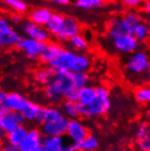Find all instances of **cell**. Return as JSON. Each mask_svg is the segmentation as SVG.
<instances>
[{
    "instance_id": "obj_1",
    "label": "cell",
    "mask_w": 150,
    "mask_h": 151,
    "mask_svg": "<svg viewBox=\"0 0 150 151\" xmlns=\"http://www.w3.org/2000/svg\"><path fill=\"white\" fill-rule=\"evenodd\" d=\"M37 122L41 124V132L46 137L64 136L69 119L57 107H42Z\"/></svg>"
},
{
    "instance_id": "obj_2",
    "label": "cell",
    "mask_w": 150,
    "mask_h": 151,
    "mask_svg": "<svg viewBox=\"0 0 150 151\" xmlns=\"http://www.w3.org/2000/svg\"><path fill=\"white\" fill-rule=\"evenodd\" d=\"M96 99L88 106H82L78 104L80 116L93 118L104 116L108 113L111 106L110 93L105 86H98L95 88Z\"/></svg>"
},
{
    "instance_id": "obj_3",
    "label": "cell",
    "mask_w": 150,
    "mask_h": 151,
    "mask_svg": "<svg viewBox=\"0 0 150 151\" xmlns=\"http://www.w3.org/2000/svg\"><path fill=\"white\" fill-rule=\"evenodd\" d=\"M150 66V57L144 50H136L129 55L126 62V69L132 76L146 75Z\"/></svg>"
},
{
    "instance_id": "obj_4",
    "label": "cell",
    "mask_w": 150,
    "mask_h": 151,
    "mask_svg": "<svg viewBox=\"0 0 150 151\" xmlns=\"http://www.w3.org/2000/svg\"><path fill=\"white\" fill-rule=\"evenodd\" d=\"M113 49L123 55H130V54L138 50L139 42L134 37L133 34L122 33L114 36L112 37H108Z\"/></svg>"
},
{
    "instance_id": "obj_5",
    "label": "cell",
    "mask_w": 150,
    "mask_h": 151,
    "mask_svg": "<svg viewBox=\"0 0 150 151\" xmlns=\"http://www.w3.org/2000/svg\"><path fill=\"white\" fill-rule=\"evenodd\" d=\"M22 37L13 28L9 18L2 17L0 18V46L3 48L17 47Z\"/></svg>"
},
{
    "instance_id": "obj_6",
    "label": "cell",
    "mask_w": 150,
    "mask_h": 151,
    "mask_svg": "<svg viewBox=\"0 0 150 151\" xmlns=\"http://www.w3.org/2000/svg\"><path fill=\"white\" fill-rule=\"evenodd\" d=\"M26 119L21 112L8 111L0 106V130L2 134L7 135L15 128L24 125Z\"/></svg>"
},
{
    "instance_id": "obj_7",
    "label": "cell",
    "mask_w": 150,
    "mask_h": 151,
    "mask_svg": "<svg viewBox=\"0 0 150 151\" xmlns=\"http://www.w3.org/2000/svg\"><path fill=\"white\" fill-rule=\"evenodd\" d=\"M77 57V53L72 49L61 47L57 55L47 65L56 71L58 70H72L73 65Z\"/></svg>"
},
{
    "instance_id": "obj_8",
    "label": "cell",
    "mask_w": 150,
    "mask_h": 151,
    "mask_svg": "<svg viewBox=\"0 0 150 151\" xmlns=\"http://www.w3.org/2000/svg\"><path fill=\"white\" fill-rule=\"evenodd\" d=\"M28 99L22 94L17 92H5L0 93V106L8 111L21 112Z\"/></svg>"
},
{
    "instance_id": "obj_9",
    "label": "cell",
    "mask_w": 150,
    "mask_h": 151,
    "mask_svg": "<svg viewBox=\"0 0 150 151\" xmlns=\"http://www.w3.org/2000/svg\"><path fill=\"white\" fill-rule=\"evenodd\" d=\"M21 30H22L26 37H29L44 43H47L51 36L46 27L36 24L29 19L23 21L22 24H21Z\"/></svg>"
},
{
    "instance_id": "obj_10",
    "label": "cell",
    "mask_w": 150,
    "mask_h": 151,
    "mask_svg": "<svg viewBox=\"0 0 150 151\" xmlns=\"http://www.w3.org/2000/svg\"><path fill=\"white\" fill-rule=\"evenodd\" d=\"M47 43L37 41L29 37H24L20 40L17 45V49L23 52L25 56L29 59L40 58L41 54L44 51Z\"/></svg>"
},
{
    "instance_id": "obj_11",
    "label": "cell",
    "mask_w": 150,
    "mask_h": 151,
    "mask_svg": "<svg viewBox=\"0 0 150 151\" xmlns=\"http://www.w3.org/2000/svg\"><path fill=\"white\" fill-rule=\"evenodd\" d=\"M66 135L69 141L78 144L89 135V131L78 118H76V119H69Z\"/></svg>"
},
{
    "instance_id": "obj_12",
    "label": "cell",
    "mask_w": 150,
    "mask_h": 151,
    "mask_svg": "<svg viewBox=\"0 0 150 151\" xmlns=\"http://www.w3.org/2000/svg\"><path fill=\"white\" fill-rule=\"evenodd\" d=\"M43 137L44 135L42 134L41 130L34 127L30 128L22 143L18 146V148L20 151H34L42 146Z\"/></svg>"
},
{
    "instance_id": "obj_13",
    "label": "cell",
    "mask_w": 150,
    "mask_h": 151,
    "mask_svg": "<svg viewBox=\"0 0 150 151\" xmlns=\"http://www.w3.org/2000/svg\"><path fill=\"white\" fill-rule=\"evenodd\" d=\"M81 25L73 17H66L65 22L59 32V34L56 37L59 41H69L71 37L80 33Z\"/></svg>"
},
{
    "instance_id": "obj_14",
    "label": "cell",
    "mask_w": 150,
    "mask_h": 151,
    "mask_svg": "<svg viewBox=\"0 0 150 151\" xmlns=\"http://www.w3.org/2000/svg\"><path fill=\"white\" fill-rule=\"evenodd\" d=\"M141 17L136 12L128 11L123 17H118L119 29L123 33L133 34L135 27L141 22Z\"/></svg>"
},
{
    "instance_id": "obj_15",
    "label": "cell",
    "mask_w": 150,
    "mask_h": 151,
    "mask_svg": "<svg viewBox=\"0 0 150 151\" xmlns=\"http://www.w3.org/2000/svg\"><path fill=\"white\" fill-rule=\"evenodd\" d=\"M57 87L61 92L65 94L66 91L74 87L73 85V72L70 70L56 71L54 80L51 83Z\"/></svg>"
},
{
    "instance_id": "obj_16",
    "label": "cell",
    "mask_w": 150,
    "mask_h": 151,
    "mask_svg": "<svg viewBox=\"0 0 150 151\" xmlns=\"http://www.w3.org/2000/svg\"><path fill=\"white\" fill-rule=\"evenodd\" d=\"M53 15V12L47 7H37L31 10L28 17L29 20L36 24L46 27Z\"/></svg>"
},
{
    "instance_id": "obj_17",
    "label": "cell",
    "mask_w": 150,
    "mask_h": 151,
    "mask_svg": "<svg viewBox=\"0 0 150 151\" xmlns=\"http://www.w3.org/2000/svg\"><path fill=\"white\" fill-rule=\"evenodd\" d=\"M66 140L63 136H44L42 141V146L45 147L48 151H64V147Z\"/></svg>"
},
{
    "instance_id": "obj_18",
    "label": "cell",
    "mask_w": 150,
    "mask_h": 151,
    "mask_svg": "<svg viewBox=\"0 0 150 151\" xmlns=\"http://www.w3.org/2000/svg\"><path fill=\"white\" fill-rule=\"evenodd\" d=\"M55 75H56V70L51 68L50 67L42 68L38 69L37 71H36L35 80L38 84L47 87V86L50 85L53 82L54 78H55Z\"/></svg>"
},
{
    "instance_id": "obj_19",
    "label": "cell",
    "mask_w": 150,
    "mask_h": 151,
    "mask_svg": "<svg viewBox=\"0 0 150 151\" xmlns=\"http://www.w3.org/2000/svg\"><path fill=\"white\" fill-rule=\"evenodd\" d=\"M27 131H28V129L24 125L17 127V128L14 129L13 131H11L7 135H6V143H9V144L14 145L16 147H18L21 143H22L24 138L26 137Z\"/></svg>"
},
{
    "instance_id": "obj_20",
    "label": "cell",
    "mask_w": 150,
    "mask_h": 151,
    "mask_svg": "<svg viewBox=\"0 0 150 151\" xmlns=\"http://www.w3.org/2000/svg\"><path fill=\"white\" fill-rule=\"evenodd\" d=\"M66 17L59 13H53L49 22L47 24L46 27L48 30L51 36H54L55 37L59 34V32L63 27V24L65 22Z\"/></svg>"
},
{
    "instance_id": "obj_21",
    "label": "cell",
    "mask_w": 150,
    "mask_h": 151,
    "mask_svg": "<svg viewBox=\"0 0 150 151\" xmlns=\"http://www.w3.org/2000/svg\"><path fill=\"white\" fill-rule=\"evenodd\" d=\"M96 99V91L95 88L92 86H87L81 89H79V96L78 103L82 106H89Z\"/></svg>"
},
{
    "instance_id": "obj_22",
    "label": "cell",
    "mask_w": 150,
    "mask_h": 151,
    "mask_svg": "<svg viewBox=\"0 0 150 151\" xmlns=\"http://www.w3.org/2000/svg\"><path fill=\"white\" fill-rule=\"evenodd\" d=\"M41 109L42 106H40L38 104L28 100L27 104L24 106L22 110H21V113L24 116L26 121H29V122L37 121L39 113L41 111Z\"/></svg>"
},
{
    "instance_id": "obj_23",
    "label": "cell",
    "mask_w": 150,
    "mask_h": 151,
    "mask_svg": "<svg viewBox=\"0 0 150 151\" xmlns=\"http://www.w3.org/2000/svg\"><path fill=\"white\" fill-rule=\"evenodd\" d=\"M91 68L90 58L84 53H78L75 59L72 72H88Z\"/></svg>"
},
{
    "instance_id": "obj_24",
    "label": "cell",
    "mask_w": 150,
    "mask_h": 151,
    "mask_svg": "<svg viewBox=\"0 0 150 151\" xmlns=\"http://www.w3.org/2000/svg\"><path fill=\"white\" fill-rule=\"evenodd\" d=\"M61 47H62L56 44V43H47L46 47H45L44 51H43V53L41 54L39 59L43 63L48 64L51 60L54 59V58L57 55V53L59 52Z\"/></svg>"
},
{
    "instance_id": "obj_25",
    "label": "cell",
    "mask_w": 150,
    "mask_h": 151,
    "mask_svg": "<svg viewBox=\"0 0 150 151\" xmlns=\"http://www.w3.org/2000/svg\"><path fill=\"white\" fill-rule=\"evenodd\" d=\"M61 110L68 119H76V118H78V116H80L78 102L65 100L62 103Z\"/></svg>"
},
{
    "instance_id": "obj_26",
    "label": "cell",
    "mask_w": 150,
    "mask_h": 151,
    "mask_svg": "<svg viewBox=\"0 0 150 151\" xmlns=\"http://www.w3.org/2000/svg\"><path fill=\"white\" fill-rule=\"evenodd\" d=\"M46 98L52 103L58 104L61 103L64 99V93L61 92L57 87H55L53 84H50L47 87H45L44 90Z\"/></svg>"
},
{
    "instance_id": "obj_27",
    "label": "cell",
    "mask_w": 150,
    "mask_h": 151,
    "mask_svg": "<svg viewBox=\"0 0 150 151\" xmlns=\"http://www.w3.org/2000/svg\"><path fill=\"white\" fill-rule=\"evenodd\" d=\"M136 100L144 105H150V84L138 87L134 93Z\"/></svg>"
},
{
    "instance_id": "obj_28",
    "label": "cell",
    "mask_w": 150,
    "mask_h": 151,
    "mask_svg": "<svg viewBox=\"0 0 150 151\" xmlns=\"http://www.w3.org/2000/svg\"><path fill=\"white\" fill-rule=\"evenodd\" d=\"M98 139L95 136L89 134L84 140L77 144L78 151H95L98 147Z\"/></svg>"
},
{
    "instance_id": "obj_29",
    "label": "cell",
    "mask_w": 150,
    "mask_h": 151,
    "mask_svg": "<svg viewBox=\"0 0 150 151\" xmlns=\"http://www.w3.org/2000/svg\"><path fill=\"white\" fill-rule=\"evenodd\" d=\"M68 42H69L70 47L74 50H77L79 52L85 51L88 48V46H89L87 37H85L84 35H82L81 33L71 37Z\"/></svg>"
},
{
    "instance_id": "obj_30",
    "label": "cell",
    "mask_w": 150,
    "mask_h": 151,
    "mask_svg": "<svg viewBox=\"0 0 150 151\" xmlns=\"http://www.w3.org/2000/svg\"><path fill=\"white\" fill-rule=\"evenodd\" d=\"M75 6L82 10H94L104 6V0H74Z\"/></svg>"
},
{
    "instance_id": "obj_31",
    "label": "cell",
    "mask_w": 150,
    "mask_h": 151,
    "mask_svg": "<svg viewBox=\"0 0 150 151\" xmlns=\"http://www.w3.org/2000/svg\"><path fill=\"white\" fill-rule=\"evenodd\" d=\"M133 35L137 39L138 42L146 41L150 36V28L148 27L146 22L141 21V22L135 27L133 31Z\"/></svg>"
},
{
    "instance_id": "obj_32",
    "label": "cell",
    "mask_w": 150,
    "mask_h": 151,
    "mask_svg": "<svg viewBox=\"0 0 150 151\" xmlns=\"http://www.w3.org/2000/svg\"><path fill=\"white\" fill-rule=\"evenodd\" d=\"M90 77L88 72H73V85L74 87L81 89L88 86Z\"/></svg>"
},
{
    "instance_id": "obj_33",
    "label": "cell",
    "mask_w": 150,
    "mask_h": 151,
    "mask_svg": "<svg viewBox=\"0 0 150 151\" xmlns=\"http://www.w3.org/2000/svg\"><path fill=\"white\" fill-rule=\"evenodd\" d=\"M3 2L15 13L24 14L27 10V5L24 0H3Z\"/></svg>"
},
{
    "instance_id": "obj_34",
    "label": "cell",
    "mask_w": 150,
    "mask_h": 151,
    "mask_svg": "<svg viewBox=\"0 0 150 151\" xmlns=\"http://www.w3.org/2000/svg\"><path fill=\"white\" fill-rule=\"evenodd\" d=\"M137 147L141 151H150V125L146 135L141 139L137 140Z\"/></svg>"
},
{
    "instance_id": "obj_35",
    "label": "cell",
    "mask_w": 150,
    "mask_h": 151,
    "mask_svg": "<svg viewBox=\"0 0 150 151\" xmlns=\"http://www.w3.org/2000/svg\"><path fill=\"white\" fill-rule=\"evenodd\" d=\"M78 96H79V89L73 87L65 92V94H64V99L68 100V101H73V102H78Z\"/></svg>"
},
{
    "instance_id": "obj_36",
    "label": "cell",
    "mask_w": 150,
    "mask_h": 151,
    "mask_svg": "<svg viewBox=\"0 0 150 151\" xmlns=\"http://www.w3.org/2000/svg\"><path fill=\"white\" fill-rule=\"evenodd\" d=\"M123 5L129 9H135L141 6L143 4V0H122Z\"/></svg>"
},
{
    "instance_id": "obj_37",
    "label": "cell",
    "mask_w": 150,
    "mask_h": 151,
    "mask_svg": "<svg viewBox=\"0 0 150 151\" xmlns=\"http://www.w3.org/2000/svg\"><path fill=\"white\" fill-rule=\"evenodd\" d=\"M9 20H10V22H11L12 24H17V25H18V24H22V17H21V15L20 14H18V13H14V14H12L11 16H10V17H9Z\"/></svg>"
},
{
    "instance_id": "obj_38",
    "label": "cell",
    "mask_w": 150,
    "mask_h": 151,
    "mask_svg": "<svg viewBox=\"0 0 150 151\" xmlns=\"http://www.w3.org/2000/svg\"><path fill=\"white\" fill-rule=\"evenodd\" d=\"M64 151H78V146L76 143H73L71 141L66 142L65 147H64Z\"/></svg>"
},
{
    "instance_id": "obj_39",
    "label": "cell",
    "mask_w": 150,
    "mask_h": 151,
    "mask_svg": "<svg viewBox=\"0 0 150 151\" xmlns=\"http://www.w3.org/2000/svg\"><path fill=\"white\" fill-rule=\"evenodd\" d=\"M2 151H20L18 147H16L14 145H11L9 143H6L3 146Z\"/></svg>"
},
{
    "instance_id": "obj_40",
    "label": "cell",
    "mask_w": 150,
    "mask_h": 151,
    "mask_svg": "<svg viewBox=\"0 0 150 151\" xmlns=\"http://www.w3.org/2000/svg\"><path fill=\"white\" fill-rule=\"evenodd\" d=\"M51 1L58 6H67L73 2V0H51Z\"/></svg>"
},
{
    "instance_id": "obj_41",
    "label": "cell",
    "mask_w": 150,
    "mask_h": 151,
    "mask_svg": "<svg viewBox=\"0 0 150 151\" xmlns=\"http://www.w3.org/2000/svg\"><path fill=\"white\" fill-rule=\"evenodd\" d=\"M143 9H144V12L146 13V15L150 17V0H147L144 3L143 6Z\"/></svg>"
},
{
    "instance_id": "obj_42",
    "label": "cell",
    "mask_w": 150,
    "mask_h": 151,
    "mask_svg": "<svg viewBox=\"0 0 150 151\" xmlns=\"http://www.w3.org/2000/svg\"><path fill=\"white\" fill-rule=\"evenodd\" d=\"M146 119L147 121L150 122V105L149 106L147 107V109H146Z\"/></svg>"
},
{
    "instance_id": "obj_43",
    "label": "cell",
    "mask_w": 150,
    "mask_h": 151,
    "mask_svg": "<svg viewBox=\"0 0 150 151\" xmlns=\"http://www.w3.org/2000/svg\"><path fill=\"white\" fill-rule=\"evenodd\" d=\"M34 151H48L45 147H43V146H40L39 147H37L36 150H34Z\"/></svg>"
},
{
    "instance_id": "obj_44",
    "label": "cell",
    "mask_w": 150,
    "mask_h": 151,
    "mask_svg": "<svg viewBox=\"0 0 150 151\" xmlns=\"http://www.w3.org/2000/svg\"><path fill=\"white\" fill-rule=\"evenodd\" d=\"M146 79L150 81V66H149V68H148V69H147V71L146 73Z\"/></svg>"
},
{
    "instance_id": "obj_45",
    "label": "cell",
    "mask_w": 150,
    "mask_h": 151,
    "mask_svg": "<svg viewBox=\"0 0 150 151\" xmlns=\"http://www.w3.org/2000/svg\"><path fill=\"white\" fill-rule=\"evenodd\" d=\"M146 24H147L148 27L150 28V17H148V19L146 20Z\"/></svg>"
},
{
    "instance_id": "obj_46",
    "label": "cell",
    "mask_w": 150,
    "mask_h": 151,
    "mask_svg": "<svg viewBox=\"0 0 150 151\" xmlns=\"http://www.w3.org/2000/svg\"><path fill=\"white\" fill-rule=\"evenodd\" d=\"M43 1H51V0H43Z\"/></svg>"
},
{
    "instance_id": "obj_47",
    "label": "cell",
    "mask_w": 150,
    "mask_h": 151,
    "mask_svg": "<svg viewBox=\"0 0 150 151\" xmlns=\"http://www.w3.org/2000/svg\"><path fill=\"white\" fill-rule=\"evenodd\" d=\"M143 1H145V2H146V1H147V0H143Z\"/></svg>"
}]
</instances>
